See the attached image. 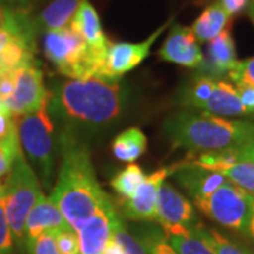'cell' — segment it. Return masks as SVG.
I'll return each mask as SVG.
<instances>
[{"mask_svg": "<svg viewBox=\"0 0 254 254\" xmlns=\"http://www.w3.org/2000/svg\"><path fill=\"white\" fill-rule=\"evenodd\" d=\"M44 196L36 173L28 165L24 154L17 155L1 187L0 199L6 212L13 240L20 250L26 249V220L30 210Z\"/></svg>", "mask_w": 254, "mask_h": 254, "instance_id": "277c9868", "label": "cell"}, {"mask_svg": "<svg viewBox=\"0 0 254 254\" xmlns=\"http://www.w3.org/2000/svg\"><path fill=\"white\" fill-rule=\"evenodd\" d=\"M11 36H13L11 31H1V33H0V54H1L3 47L7 44V41H9Z\"/></svg>", "mask_w": 254, "mask_h": 254, "instance_id": "60d3db41", "label": "cell"}, {"mask_svg": "<svg viewBox=\"0 0 254 254\" xmlns=\"http://www.w3.org/2000/svg\"><path fill=\"white\" fill-rule=\"evenodd\" d=\"M236 47L230 30H223L208 44V61L203 60L200 65L210 75L229 73L236 65Z\"/></svg>", "mask_w": 254, "mask_h": 254, "instance_id": "e0dca14e", "label": "cell"}, {"mask_svg": "<svg viewBox=\"0 0 254 254\" xmlns=\"http://www.w3.org/2000/svg\"><path fill=\"white\" fill-rule=\"evenodd\" d=\"M1 187H3V185H1V182H0V192H1Z\"/></svg>", "mask_w": 254, "mask_h": 254, "instance_id": "ee69618b", "label": "cell"}, {"mask_svg": "<svg viewBox=\"0 0 254 254\" xmlns=\"http://www.w3.org/2000/svg\"><path fill=\"white\" fill-rule=\"evenodd\" d=\"M13 246H14L13 235H11L9 222L6 218L3 203L0 199V254H14Z\"/></svg>", "mask_w": 254, "mask_h": 254, "instance_id": "d6a6232c", "label": "cell"}, {"mask_svg": "<svg viewBox=\"0 0 254 254\" xmlns=\"http://www.w3.org/2000/svg\"><path fill=\"white\" fill-rule=\"evenodd\" d=\"M65 227L69 226L65 222L58 206L51 198H47L44 195L28 213L24 229L26 243L44 233H55Z\"/></svg>", "mask_w": 254, "mask_h": 254, "instance_id": "2e32d148", "label": "cell"}, {"mask_svg": "<svg viewBox=\"0 0 254 254\" xmlns=\"http://www.w3.org/2000/svg\"><path fill=\"white\" fill-rule=\"evenodd\" d=\"M202 110L220 118L249 116L240 102L236 86L226 81H216V88L208 102L203 105Z\"/></svg>", "mask_w": 254, "mask_h": 254, "instance_id": "ac0fdd59", "label": "cell"}, {"mask_svg": "<svg viewBox=\"0 0 254 254\" xmlns=\"http://www.w3.org/2000/svg\"><path fill=\"white\" fill-rule=\"evenodd\" d=\"M155 220L163 227L164 237L181 233L196 225L192 203L167 182H164L158 192Z\"/></svg>", "mask_w": 254, "mask_h": 254, "instance_id": "9c48e42d", "label": "cell"}, {"mask_svg": "<svg viewBox=\"0 0 254 254\" xmlns=\"http://www.w3.org/2000/svg\"><path fill=\"white\" fill-rule=\"evenodd\" d=\"M175 173L178 182L193 199L208 196L227 181L223 174L193 165L188 160L178 163V170Z\"/></svg>", "mask_w": 254, "mask_h": 254, "instance_id": "9a60e30c", "label": "cell"}, {"mask_svg": "<svg viewBox=\"0 0 254 254\" xmlns=\"http://www.w3.org/2000/svg\"><path fill=\"white\" fill-rule=\"evenodd\" d=\"M118 218L116 209L108 198L99 210L79 230H76L81 254H103Z\"/></svg>", "mask_w": 254, "mask_h": 254, "instance_id": "7c38bea8", "label": "cell"}, {"mask_svg": "<svg viewBox=\"0 0 254 254\" xmlns=\"http://www.w3.org/2000/svg\"><path fill=\"white\" fill-rule=\"evenodd\" d=\"M103 254H125V252H123V249L120 247V245H119L118 242H116L115 239L110 237V240L108 242L106 247H105Z\"/></svg>", "mask_w": 254, "mask_h": 254, "instance_id": "f35d334b", "label": "cell"}, {"mask_svg": "<svg viewBox=\"0 0 254 254\" xmlns=\"http://www.w3.org/2000/svg\"><path fill=\"white\" fill-rule=\"evenodd\" d=\"M178 170V164L157 170L138 185L136 192L128 199L120 200L125 216L131 220H155L158 192L167 177Z\"/></svg>", "mask_w": 254, "mask_h": 254, "instance_id": "8fae6325", "label": "cell"}, {"mask_svg": "<svg viewBox=\"0 0 254 254\" xmlns=\"http://www.w3.org/2000/svg\"><path fill=\"white\" fill-rule=\"evenodd\" d=\"M143 242L148 249L150 254H178L173 247L170 246V243L165 240V237L158 232H150L144 236L141 237Z\"/></svg>", "mask_w": 254, "mask_h": 254, "instance_id": "1f68e13d", "label": "cell"}, {"mask_svg": "<svg viewBox=\"0 0 254 254\" xmlns=\"http://www.w3.org/2000/svg\"><path fill=\"white\" fill-rule=\"evenodd\" d=\"M215 88H216V81L212 76L198 75L185 88L184 95H182L181 103L185 105V106H188V108H192V109L202 110L203 105L212 96Z\"/></svg>", "mask_w": 254, "mask_h": 254, "instance_id": "cb8c5ba5", "label": "cell"}, {"mask_svg": "<svg viewBox=\"0 0 254 254\" xmlns=\"http://www.w3.org/2000/svg\"><path fill=\"white\" fill-rule=\"evenodd\" d=\"M37 0H0L1 7H7L13 10H23L27 11V9Z\"/></svg>", "mask_w": 254, "mask_h": 254, "instance_id": "74e56055", "label": "cell"}, {"mask_svg": "<svg viewBox=\"0 0 254 254\" xmlns=\"http://www.w3.org/2000/svg\"><path fill=\"white\" fill-rule=\"evenodd\" d=\"M164 133L174 148L203 153L242 147L254 140V123L226 119L208 112L181 110L164 123Z\"/></svg>", "mask_w": 254, "mask_h": 254, "instance_id": "7a4b0ae2", "label": "cell"}, {"mask_svg": "<svg viewBox=\"0 0 254 254\" xmlns=\"http://www.w3.org/2000/svg\"><path fill=\"white\" fill-rule=\"evenodd\" d=\"M173 20H168L161 27H158L148 38L141 43H109L105 61L102 66L100 78L118 79L128 71L134 69L144 61L150 54L151 46L155 40L163 34V31L171 24Z\"/></svg>", "mask_w": 254, "mask_h": 254, "instance_id": "ba28073f", "label": "cell"}, {"mask_svg": "<svg viewBox=\"0 0 254 254\" xmlns=\"http://www.w3.org/2000/svg\"><path fill=\"white\" fill-rule=\"evenodd\" d=\"M247 13H249V16H250V18H252V21H253L254 24V0H250V1H249Z\"/></svg>", "mask_w": 254, "mask_h": 254, "instance_id": "b9f144b4", "label": "cell"}, {"mask_svg": "<svg viewBox=\"0 0 254 254\" xmlns=\"http://www.w3.org/2000/svg\"><path fill=\"white\" fill-rule=\"evenodd\" d=\"M44 54L54 64L58 72L68 78H100L103 65L92 57L85 40L71 23L66 27L47 31Z\"/></svg>", "mask_w": 254, "mask_h": 254, "instance_id": "5b68a950", "label": "cell"}, {"mask_svg": "<svg viewBox=\"0 0 254 254\" xmlns=\"http://www.w3.org/2000/svg\"><path fill=\"white\" fill-rule=\"evenodd\" d=\"M196 208L220 226L237 233H247L250 213H252V195L226 181L208 196L193 199Z\"/></svg>", "mask_w": 254, "mask_h": 254, "instance_id": "52a82bcc", "label": "cell"}, {"mask_svg": "<svg viewBox=\"0 0 254 254\" xmlns=\"http://www.w3.org/2000/svg\"><path fill=\"white\" fill-rule=\"evenodd\" d=\"M61 167L51 199L68 226L79 230L109 196L100 188L89 151L72 133L61 136Z\"/></svg>", "mask_w": 254, "mask_h": 254, "instance_id": "6da1fadb", "label": "cell"}, {"mask_svg": "<svg viewBox=\"0 0 254 254\" xmlns=\"http://www.w3.org/2000/svg\"><path fill=\"white\" fill-rule=\"evenodd\" d=\"M193 227L200 236L212 246V249L216 252V254H254L250 249L239 245L237 242L230 240L229 237L222 235L220 232L215 230V229H208L202 223H196Z\"/></svg>", "mask_w": 254, "mask_h": 254, "instance_id": "484cf974", "label": "cell"}, {"mask_svg": "<svg viewBox=\"0 0 254 254\" xmlns=\"http://www.w3.org/2000/svg\"><path fill=\"white\" fill-rule=\"evenodd\" d=\"M86 0H53L34 21L37 28L51 31L69 26L78 9Z\"/></svg>", "mask_w": 254, "mask_h": 254, "instance_id": "d6986e66", "label": "cell"}, {"mask_svg": "<svg viewBox=\"0 0 254 254\" xmlns=\"http://www.w3.org/2000/svg\"><path fill=\"white\" fill-rule=\"evenodd\" d=\"M21 153L23 150H21L17 134L6 140H0V177L7 175L10 173L14 160Z\"/></svg>", "mask_w": 254, "mask_h": 254, "instance_id": "83f0119b", "label": "cell"}, {"mask_svg": "<svg viewBox=\"0 0 254 254\" xmlns=\"http://www.w3.org/2000/svg\"><path fill=\"white\" fill-rule=\"evenodd\" d=\"M249 144H250V147H252V148H253V150H254V140H253V141H250Z\"/></svg>", "mask_w": 254, "mask_h": 254, "instance_id": "7bdbcfd3", "label": "cell"}, {"mask_svg": "<svg viewBox=\"0 0 254 254\" xmlns=\"http://www.w3.org/2000/svg\"><path fill=\"white\" fill-rule=\"evenodd\" d=\"M50 95L46 91L40 68L30 63L16 69L14 91L4 105L14 118H18L38 109Z\"/></svg>", "mask_w": 254, "mask_h": 254, "instance_id": "30bf717a", "label": "cell"}, {"mask_svg": "<svg viewBox=\"0 0 254 254\" xmlns=\"http://www.w3.org/2000/svg\"><path fill=\"white\" fill-rule=\"evenodd\" d=\"M51 95L34 112L18 116L17 136L21 150L26 151L28 158L41 171V178L46 188H51V175L54 168V125L48 113V103Z\"/></svg>", "mask_w": 254, "mask_h": 254, "instance_id": "8992f818", "label": "cell"}, {"mask_svg": "<svg viewBox=\"0 0 254 254\" xmlns=\"http://www.w3.org/2000/svg\"><path fill=\"white\" fill-rule=\"evenodd\" d=\"M236 91L240 102L249 116H254V86L247 83H236Z\"/></svg>", "mask_w": 254, "mask_h": 254, "instance_id": "d590c367", "label": "cell"}, {"mask_svg": "<svg viewBox=\"0 0 254 254\" xmlns=\"http://www.w3.org/2000/svg\"><path fill=\"white\" fill-rule=\"evenodd\" d=\"M54 106L64 118L105 125L118 118L123 108V88L118 79L89 76L61 83L54 95Z\"/></svg>", "mask_w": 254, "mask_h": 254, "instance_id": "3957f363", "label": "cell"}, {"mask_svg": "<svg viewBox=\"0 0 254 254\" xmlns=\"http://www.w3.org/2000/svg\"><path fill=\"white\" fill-rule=\"evenodd\" d=\"M165 240L178 254H216L212 246L195 230V227L167 236Z\"/></svg>", "mask_w": 254, "mask_h": 254, "instance_id": "603a6c76", "label": "cell"}, {"mask_svg": "<svg viewBox=\"0 0 254 254\" xmlns=\"http://www.w3.org/2000/svg\"><path fill=\"white\" fill-rule=\"evenodd\" d=\"M247 235L254 242V195H252V213H250V220H249V227H247Z\"/></svg>", "mask_w": 254, "mask_h": 254, "instance_id": "ab89813d", "label": "cell"}, {"mask_svg": "<svg viewBox=\"0 0 254 254\" xmlns=\"http://www.w3.org/2000/svg\"><path fill=\"white\" fill-rule=\"evenodd\" d=\"M249 1L250 0H219L218 3L230 17H233V16L240 14L243 10L247 9Z\"/></svg>", "mask_w": 254, "mask_h": 254, "instance_id": "8d00e7d4", "label": "cell"}, {"mask_svg": "<svg viewBox=\"0 0 254 254\" xmlns=\"http://www.w3.org/2000/svg\"><path fill=\"white\" fill-rule=\"evenodd\" d=\"M230 18L232 17L216 1V3H212L200 13L199 17L196 18L195 23L192 24L190 31L195 36V38L202 43L210 41L216 36H219L223 30L229 28Z\"/></svg>", "mask_w": 254, "mask_h": 254, "instance_id": "ffe728a7", "label": "cell"}, {"mask_svg": "<svg viewBox=\"0 0 254 254\" xmlns=\"http://www.w3.org/2000/svg\"><path fill=\"white\" fill-rule=\"evenodd\" d=\"M227 75L235 83H247L254 86V57L237 61L233 69Z\"/></svg>", "mask_w": 254, "mask_h": 254, "instance_id": "4dcf8cb0", "label": "cell"}, {"mask_svg": "<svg viewBox=\"0 0 254 254\" xmlns=\"http://www.w3.org/2000/svg\"><path fill=\"white\" fill-rule=\"evenodd\" d=\"M158 57L167 63L187 68H199L205 60L190 28L181 24H174L171 27L158 51Z\"/></svg>", "mask_w": 254, "mask_h": 254, "instance_id": "4fadbf2b", "label": "cell"}, {"mask_svg": "<svg viewBox=\"0 0 254 254\" xmlns=\"http://www.w3.org/2000/svg\"><path fill=\"white\" fill-rule=\"evenodd\" d=\"M17 134L16 119L6 108V105H0V140H6Z\"/></svg>", "mask_w": 254, "mask_h": 254, "instance_id": "836d02e7", "label": "cell"}, {"mask_svg": "<svg viewBox=\"0 0 254 254\" xmlns=\"http://www.w3.org/2000/svg\"><path fill=\"white\" fill-rule=\"evenodd\" d=\"M71 24L85 40L92 57L103 65L105 55L109 47V40L103 33L98 11L88 0L78 9Z\"/></svg>", "mask_w": 254, "mask_h": 254, "instance_id": "5bb4252c", "label": "cell"}, {"mask_svg": "<svg viewBox=\"0 0 254 254\" xmlns=\"http://www.w3.org/2000/svg\"><path fill=\"white\" fill-rule=\"evenodd\" d=\"M242 148L243 158L236 164L225 168L220 174L226 177L227 181L237 185L247 193L254 195V150L249 143L242 145Z\"/></svg>", "mask_w": 254, "mask_h": 254, "instance_id": "7402d4cb", "label": "cell"}, {"mask_svg": "<svg viewBox=\"0 0 254 254\" xmlns=\"http://www.w3.org/2000/svg\"><path fill=\"white\" fill-rule=\"evenodd\" d=\"M55 243L60 254H81L79 239L76 232L71 227H65L54 233Z\"/></svg>", "mask_w": 254, "mask_h": 254, "instance_id": "f1b7e54d", "label": "cell"}, {"mask_svg": "<svg viewBox=\"0 0 254 254\" xmlns=\"http://www.w3.org/2000/svg\"><path fill=\"white\" fill-rule=\"evenodd\" d=\"M144 178L145 174L143 173V170L137 164L130 163L120 173L115 175V178L110 181V187L122 196L120 200H125L128 199L136 192L138 185L144 181Z\"/></svg>", "mask_w": 254, "mask_h": 254, "instance_id": "d4e9b609", "label": "cell"}, {"mask_svg": "<svg viewBox=\"0 0 254 254\" xmlns=\"http://www.w3.org/2000/svg\"><path fill=\"white\" fill-rule=\"evenodd\" d=\"M28 254H60L54 233H44L26 243Z\"/></svg>", "mask_w": 254, "mask_h": 254, "instance_id": "f546056e", "label": "cell"}, {"mask_svg": "<svg viewBox=\"0 0 254 254\" xmlns=\"http://www.w3.org/2000/svg\"><path fill=\"white\" fill-rule=\"evenodd\" d=\"M112 239L118 242L120 247L123 249L125 254H150L143 239H138L134 235H131L120 218L116 219L115 222Z\"/></svg>", "mask_w": 254, "mask_h": 254, "instance_id": "4316f807", "label": "cell"}, {"mask_svg": "<svg viewBox=\"0 0 254 254\" xmlns=\"http://www.w3.org/2000/svg\"><path fill=\"white\" fill-rule=\"evenodd\" d=\"M16 85V71H0V100L6 103L13 95Z\"/></svg>", "mask_w": 254, "mask_h": 254, "instance_id": "e575fe53", "label": "cell"}, {"mask_svg": "<svg viewBox=\"0 0 254 254\" xmlns=\"http://www.w3.org/2000/svg\"><path fill=\"white\" fill-rule=\"evenodd\" d=\"M147 150V138L138 127H130L122 131L112 143V153L123 163H133Z\"/></svg>", "mask_w": 254, "mask_h": 254, "instance_id": "44dd1931", "label": "cell"}]
</instances>
